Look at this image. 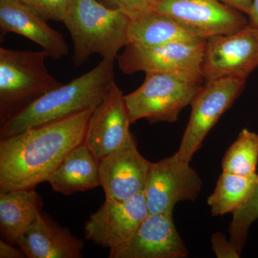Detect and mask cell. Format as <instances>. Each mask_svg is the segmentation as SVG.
Listing matches in <instances>:
<instances>
[{"mask_svg":"<svg viewBox=\"0 0 258 258\" xmlns=\"http://www.w3.org/2000/svg\"><path fill=\"white\" fill-rule=\"evenodd\" d=\"M96 107L0 139V192L48 181L66 156L84 143Z\"/></svg>","mask_w":258,"mask_h":258,"instance_id":"cell-1","label":"cell"},{"mask_svg":"<svg viewBox=\"0 0 258 258\" xmlns=\"http://www.w3.org/2000/svg\"><path fill=\"white\" fill-rule=\"evenodd\" d=\"M114 60L102 59L91 71L52 90L18 112L1 124L0 139L98 106L115 83Z\"/></svg>","mask_w":258,"mask_h":258,"instance_id":"cell-2","label":"cell"},{"mask_svg":"<svg viewBox=\"0 0 258 258\" xmlns=\"http://www.w3.org/2000/svg\"><path fill=\"white\" fill-rule=\"evenodd\" d=\"M131 20L97 0H71L62 23L74 43L75 64L81 66L95 54L115 60L128 44Z\"/></svg>","mask_w":258,"mask_h":258,"instance_id":"cell-3","label":"cell"},{"mask_svg":"<svg viewBox=\"0 0 258 258\" xmlns=\"http://www.w3.org/2000/svg\"><path fill=\"white\" fill-rule=\"evenodd\" d=\"M45 50L0 47V125L62 83L46 67Z\"/></svg>","mask_w":258,"mask_h":258,"instance_id":"cell-4","label":"cell"},{"mask_svg":"<svg viewBox=\"0 0 258 258\" xmlns=\"http://www.w3.org/2000/svg\"><path fill=\"white\" fill-rule=\"evenodd\" d=\"M206 40L173 42L156 47L128 43L117 56L118 67L125 74H167L186 82L203 84L202 64Z\"/></svg>","mask_w":258,"mask_h":258,"instance_id":"cell-5","label":"cell"},{"mask_svg":"<svg viewBox=\"0 0 258 258\" xmlns=\"http://www.w3.org/2000/svg\"><path fill=\"white\" fill-rule=\"evenodd\" d=\"M140 87L125 95L131 123H174L180 112L192 103L203 84L186 82L170 75L147 73Z\"/></svg>","mask_w":258,"mask_h":258,"instance_id":"cell-6","label":"cell"},{"mask_svg":"<svg viewBox=\"0 0 258 258\" xmlns=\"http://www.w3.org/2000/svg\"><path fill=\"white\" fill-rule=\"evenodd\" d=\"M246 80L222 78L205 81L191 103V115L179 150V159L188 161L198 152L204 139L220 117L243 91Z\"/></svg>","mask_w":258,"mask_h":258,"instance_id":"cell-7","label":"cell"},{"mask_svg":"<svg viewBox=\"0 0 258 258\" xmlns=\"http://www.w3.org/2000/svg\"><path fill=\"white\" fill-rule=\"evenodd\" d=\"M258 67V28L247 25L206 40L202 71L205 81L222 78L246 80Z\"/></svg>","mask_w":258,"mask_h":258,"instance_id":"cell-8","label":"cell"},{"mask_svg":"<svg viewBox=\"0 0 258 258\" xmlns=\"http://www.w3.org/2000/svg\"><path fill=\"white\" fill-rule=\"evenodd\" d=\"M201 178L176 154L152 163L144 193L149 215L172 213L174 206L194 201L202 189Z\"/></svg>","mask_w":258,"mask_h":258,"instance_id":"cell-9","label":"cell"},{"mask_svg":"<svg viewBox=\"0 0 258 258\" xmlns=\"http://www.w3.org/2000/svg\"><path fill=\"white\" fill-rule=\"evenodd\" d=\"M155 10L203 40L233 33L249 24L247 15L220 0H162Z\"/></svg>","mask_w":258,"mask_h":258,"instance_id":"cell-10","label":"cell"},{"mask_svg":"<svg viewBox=\"0 0 258 258\" xmlns=\"http://www.w3.org/2000/svg\"><path fill=\"white\" fill-rule=\"evenodd\" d=\"M149 215L144 191L125 200L106 198L86 222L85 239L103 247H116L128 240Z\"/></svg>","mask_w":258,"mask_h":258,"instance_id":"cell-11","label":"cell"},{"mask_svg":"<svg viewBox=\"0 0 258 258\" xmlns=\"http://www.w3.org/2000/svg\"><path fill=\"white\" fill-rule=\"evenodd\" d=\"M131 124L124 95L115 82L106 98L93 111L84 144L101 161L133 138Z\"/></svg>","mask_w":258,"mask_h":258,"instance_id":"cell-12","label":"cell"},{"mask_svg":"<svg viewBox=\"0 0 258 258\" xmlns=\"http://www.w3.org/2000/svg\"><path fill=\"white\" fill-rule=\"evenodd\" d=\"M110 258H184L188 249L172 213L149 215L124 243L110 248Z\"/></svg>","mask_w":258,"mask_h":258,"instance_id":"cell-13","label":"cell"},{"mask_svg":"<svg viewBox=\"0 0 258 258\" xmlns=\"http://www.w3.org/2000/svg\"><path fill=\"white\" fill-rule=\"evenodd\" d=\"M152 164L139 152L134 137L102 159L100 180L106 198L125 200L143 192Z\"/></svg>","mask_w":258,"mask_h":258,"instance_id":"cell-14","label":"cell"},{"mask_svg":"<svg viewBox=\"0 0 258 258\" xmlns=\"http://www.w3.org/2000/svg\"><path fill=\"white\" fill-rule=\"evenodd\" d=\"M47 22L17 0H0L1 36L18 34L40 45L52 60H59L69 54V45L63 35Z\"/></svg>","mask_w":258,"mask_h":258,"instance_id":"cell-15","label":"cell"},{"mask_svg":"<svg viewBox=\"0 0 258 258\" xmlns=\"http://www.w3.org/2000/svg\"><path fill=\"white\" fill-rule=\"evenodd\" d=\"M16 244L28 258H81L84 247L69 229L42 212Z\"/></svg>","mask_w":258,"mask_h":258,"instance_id":"cell-16","label":"cell"},{"mask_svg":"<svg viewBox=\"0 0 258 258\" xmlns=\"http://www.w3.org/2000/svg\"><path fill=\"white\" fill-rule=\"evenodd\" d=\"M42 198L35 188L0 192L2 240L16 244L42 212Z\"/></svg>","mask_w":258,"mask_h":258,"instance_id":"cell-17","label":"cell"},{"mask_svg":"<svg viewBox=\"0 0 258 258\" xmlns=\"http://www.w3.org/2000/svg\"><path fill=\"white\" fill-rule=\"evenodd\" d=\"M99 160L84 143L69 153L47 182L55 191L64 195L101 186Z\"/></svg>","mask_w":258,"mask_h":258,"instance_id":"cell-18","label":"cell"},{"mask_svg":"<svg viewBox=\"0 0 258 258\" xmlns=\"http://www.w3.org/2000/svg\"><path fill=\"white\" fill-rule=\"evenodd\" d=\"M197 37L176 20L159 12H151L131 20L128 43L143 47H156L178 42H198Z\"/></svg>","mask_w":258,"mask_h":258,"instance_id":"cell-19","label":"cell"},{"mask_svg":"<svg viewBox=\"0 0 258 258\" xmlns=\"http://www.w3.org/2000/svg\"><path fill=\"white\" fill-rule=\"evenodd\" d=\"M258 181L257 173L242 176L222 171L208 204L212 216H223L237 211L248 201Z\"/></svg>","mask_w":258,"mask_h":258,"instance_id":"cell-20","label":"cell"},{"mask_svg":"<svg viewBox=\"0 0 258 258\" xmlns=\"http://www.w3.org/2000/svg\"><path fill=\"white\" fill-rule=\"evenodd\" d=\"M257 163L258 134L242 129L222 159V171L237 175H252L256 174Z\"/></svg>","mask_w":258,"mask_h":258,"instance_id":"cell-21","label":"cell"},{"mask_svg":"<svg viewBox=\"0 0 258 258\" xmlns=\"http://www.w3.org/2000/svg\"><path fill=\"white\" fill-rule=\"evenodd\" d=\"M232 215L229 228L230 241L241 254L247 240L249 227L258 220V181L248 201Z\"/></svg>","mask_w":258,"mask_h":258,"instance_id":"cell-22","label":"cell"},{"mask_svg":"<svg viewBox=\"0 0 258 258\" xmlns=\"http://www.w3.org/2000/svg\"><path fill=\"white\" fill-rule=\"evenodd\" d=\"M46 21L62 22L71 0H17Z\"/></svg>","mask_w":258,"mask_h":258,"instance_id":"cell-23","label":"cell"},{"mask_svg":"<svg viewBox=\"0 0 258 258\" xmlns=\"http://www.w3.org/2000/svg\"><path fill=\"white\" fill-rule=\"evenodd\" d=\"M102 5L124 13L131 20L154 11L162 0H97Z\"/></svg>","mask_w":258,"mask_h":258,"instance_id":"cell-24","label":"cell"},{"mask_svg":"<svg viewBox=\"0 0 258 258\" xmlns=\"http://www.w3.org/2000/svg\"><path fill=\"white\" fill-rule=\"evenodd\" d=\"M212 249L217 258H238L240 252L221 232H215L211 237Z\"/></svg>","mask_w":258,"mask_h":258,"instance_id":"cell-25","label":"cell"},{"mask_svg":"<svg viewBox=\"0 0 258 258\" xmlns=\"http://www.w3.org/2000/svg\"><path fill=\"white\" fill-rule=\"evenodd\" d=\"M15 244L0 240V258H25V253L20 248L14 247Z\"/></svg>","mask_w":258,"mask_h":258,"instance_id":"cell-26","label":"cell"},{"mask_svg":"<svg viewBox=\"0 0 258 258\" xmlns=\"http://www.w3.org/2000/svg\"><path fill=\"white\" fill-rule=\"evenodd\" d=\"M230 8L248 15L252 7V0H220Z\"/></svg>","mask_w":258,"mask_h":258,"instance_id":"cell-27","label":"cell"},{"mask_svg":"<svg viewBox=\"0 0 258 258\" xmlns=\"http://www.w3.org/2000/svg\"><path fill=\"white\" fill-rule=\"evenodd\" d=\"M249 25L258 28V0H252L250 12L247 15Z\"/></svg>","mask_w":258,"mask_h":258,"instance_id":"cell-28","label":"cell"}]
</instances>
